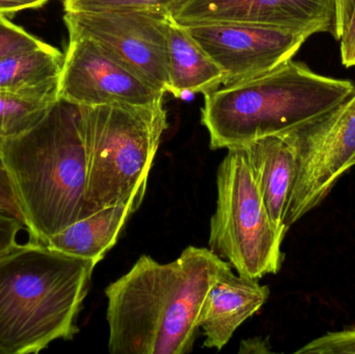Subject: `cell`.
<instances>
[{
  "instance_id": "obj_5",
  "label": "cell",
  "mask_w": 355,
  "mask_h": 354,
  "mask_svg": "<svg viewBox=\"0 0 355 354\" xmlns=\"http://www.w3.org/2000/svg\"><path fill=\"white\" fill-rule=\"evenodd\" d=\"M79 108L89 212L131 201L141 205L162 135L168 128L164 100L152 105Z\"/></svg>"
},
{
  "instance_id": "obj_25",
  "label": "cell",
  "mask_w": 355,
  "mask_h": 354,
  "mask_svg": "<svg viewBox=\"0 0 355 354\" xmlns=\"http://www.w3.org/2000/svg\"><path fill=\"white\" fill-rule=\"evenodd\" d=\"M355 0H337V28L335 39L339 41L352 17Z\"/></svg>"
},
{
  "instance_id": "obj_15",
  "label": "cell",
  "mask_w": 355,
  "mask_h": 354,
  "mask_svg": "<svg viewBox=\"0 0 355 354\" xmlns=\"http://www.w3.org/2000/svg\"><path fill=\"white\" fill-rule=\"evenodd\" d=\"M168 64L170 93L207 94L223 85L220 68L202 51L184 27L171 20L168 31Z\"/></svg>"
},
{
  "instance_id": "obj_12",
  "label": "cell",
  "mask_w": 355,
  "mask_h": 354,
  "mask_svg": "<svg viewBox=\"0 0 355 354\" xmlns=\"http://www.w3.org/2000/svg\"><path fill=\"white\" fill-rule=\"evenodd\" d=\"M268 287L258 280L233 274L231 266L221 272L205 295L198 317L204 333V346L221 351L244 321L268 299Z\"/></svg>"
},
{
  "instance_id": "obj_13",
  "label": "cell",
  "mask_w": 355,
  "mask_h": 354,
  "mask_svg": "<svg viewBox=\"0 0 355 354\" xmlns=\"http://www.w3.org/2000/svg\"><path fill=\"white\" fill-rule=\"evenodd\" d=\"M254 182L275 226L287 232L286 211L293 188L297 150L292 129L243 145Z\"/></svg>"
},
{
  "instance_id": "obj_16",
  "label": "cell",
  "mask_w": 355,
  "mask_h": 354,
  "mask_svg": "<svg viewBox=\"0 0 355 354\" xmlns=\"http://www.w3.org/2000/svg\"><path fill=\"white\" fill-rule=\"evenodd\" d=\"M64 54L44 43L0 60V91L16 95L58 94Z\"/></svg>"
},
{
  "instance_id": "obj_18",
  "label": "cell",
  "mask_w": 355,
  "mask_h": 354,
  "mask_svg": "<svg viewBox=\"0 0 355 354\" xmlns=\"http://www.w3.org/2000/svg\"><path fill=\"white\" fill-rule=\"evenodd\" d=\"M175 0H64V12L114 10H164Z\"/></svg>"
},
{
  "instance_id": "obj_20",
  "label": "cell",
  "mask_w": 355,
  "mask_h": 354,
  "mask_svg": "<svg viewBox=\"0 0 355 354\" xmlns=\"http://www.w3.org/2000/svg\"><path fill=\"white\" fill-rule=\"evenodd\" d=\"M296 354H355V328L327 333L295 351Z\"/></svg>"
},
{
  "instance_id": "obj_10",
  "label": "cell",
  "mask_w": 355,
  "mask_h": 354,
  "mask_svg": "<svg viewBox=\"0 0 355 354\" xmlns=\"http://www.w3.org/2000/svg\"><path fill=\"white\" fill-rule=\"evenodd\" d=\"M180 26L241 23L336 37L337 0H175L166 8Z\"/></svg>"
},
{
  "instance_id": "obj_17",
  "label": "cell",
  "mask_w": 355,
  "mask_h": 354,
  "mask_svg": "<svg viewBox=\"0 0 355 354\" xmlns=\"http://www.w3.org/2000/svg\"><path fill=\"white\" fill-rule=\"evenodd\" d=\"M58 99V94L16 95L0 91V145L33 126Z\"/></svg>"
},
{
  "instance_id": "obj_23",
  "label": "cell",
  "mask_w": 355,
  "mask_h": 354,
  "mask_svg": "<svg viewBox=\"0 0 355 354\" xmlns=\"http://www.w3.org/2000/svg\"><path fill=\"white\" fill-rule=\"evenodd\" d=\"M0 208L18 218L24 224L20 207L15 197L8 175L2 168L1 163H0Z\"/></svg>"
},
{
  "instance_id": "obj_7",
  "label": "cell",
  "mask_w": 355,
  "mask_h": 354,
  "mask_svg": "<svg viewBox=\"0 0 355 354\" xmlns=\"http://www.w3.org/2000/svg\"><path fill=\"white\" fill-rule=\"evenodd\" d=\"M292 132L297 166L286 211L287 229L318 207L355 166V91L324 116Z\"/></svg>"
},
{
  "instance_id": "obj_3",
  "label": "cell",
  "mask_w": 355,
  "mask_h": 354,
  "mask_svg": "<svg viewBox=\"0 0 355 354\" xmlns=\"http://www.w3.org/2000/svg\"><path fill=\"white\" fill-rule=\"evenodd\" d=\"M99 262L31 240L0 255V353L37 354L78 333Z\"/></svg>"
},
{
  "instance_id": "obj_24",
  "label": "cell",
  "mask_w": 355,
  "mask_h": 354,
  "mask_svg": "<svg viewBox=\"0 0 355 354\" xmlns=\"http://www.w3.org/2000/svg\"><path fill=\"white\" fill-rule=\"evenodd\" d=\"M48 1L50 0H0V15L12 17L22 10L41 8Z\"/></svg>"
},
{
  "instance_id": "obj_8",
  "label": "cell",
  "mask_w": 355,
  "mask_h": 354,
  "mask_svg": "<svg viewBox=\"0 0 355 354\" xmlns=\"http://www.w3.org/2000/svg\"><path fill=\"white\" fill-rule=\"evenodd\" d=\"M69 37H85L137 73L156 91L170 93L168 31L164 10L64 12Z\"/></svg>"
},
{
  "instance_id": "obj_22",
  "label": "cell",
  "mask_w": 355,
  "mask_h": 354,
  "mask_svg": "<svg viewBox=\"0 0 355 354\" xmlns=\"http://www.w3.org/2000/svg\"><path fill=\"white\" fill-rule=\"evenodd\" d=\"M339 42L342 64L346 68L355 67V1L352 17Z\"/></svg>"
},
{
  "instance_id": "obj_21",
  "label": "cell",
  "mask_w": 355,
  "mask_h": 354,
  "mask_svg": "<svg viewBox=\"0 0 355 354\" xmlns=\"http://www.w3.org/2000/svg\"><path fill=\"white\" fill-rule=\"evenodd\" d=\"M23 229L24 224L18 218L0 208V255L18 245V236Z\"/></svg>"
},
{
  "instance_id": "obj_4",
  "label": "cell",
  "mask_w": 355,
  "mask_h": 354,
  "mask_svg": "<svg viewBox=\"0 0 355 354\" xmlns=\"http://www.w3.org/2000/svg\"><path fill=\"white\" fill-rule=\"evenodd\" d=\"M354 91L352 81L318 74L291 60L264 74L205 94L202 124L213 150L243 147L316 120Z\"/></svg>"
},
{
  "instance_id": "obj_14",
  "label": "cell",
  "mask_w": 355,
  "mask_h": 354,
  "mask_svg": "<svg viewBox=\"0 0 355 354\" xmlns=\"http://www.w3.org/2000/svg\"><path fill=\"white\" fill-rule=\"evenodd\" d=\"M139 207V204L131 201L104 208L60 231L45 245L68 255L100 262L116 245L127 220Z\"/></svg>"
},
{
  "instance_id": "obj_11",
  "label": "cell",
  "mask_w": 355,
  "mask_h": 354,
  "mask_svg": "<svg viewBox=\"0 0 355 354\" xmlns=\"http://www.w3.org/2000/svg\"><path fill=\"white\" fill-rule=\"evenodd\" d=\"M58 99L78 106L152 105L164 99L130 69L85 37H69Z\"/></svg>"
},
{
  "instance_id": "obj_1",
  "label": "cell",
  "mask_w": 355,
  "mask_h": 354,
  "mask_svg": "<svg viewBox=\"0 0 355 354\" xmlns=\"http://www.w3.org/2000/svg\"><path fill=\"white\" fill-rule=\"evenodd\" d=\"M229 266L202 247H187L166 264L141 256L105 290L110 353H191L205 295Z\"/></svg>"
},
{
  "instance_id": "obj_19",
  "label": "cell",
  "mask_w": 355,
  "mask_h": 354,
  "mask_svg": "<svg viewBox=\"0 0 355 354\" xmlns=\"http://www.w3.org/2000/svg\"><path fill=\"white\" fill-rule=\"evenodd\" d=\"M45 42L14 24L8 17L0 15V60L17 52L33 49Z\"/></svg>"
},
{
  "instance_id": "obj_9",
  "label": "cell",
  "mask_w": 355,
  "mask_h": 354,
  "mask_svg": "<svg viewBox=\"0 0 355 354\" xmlns=\"http://www.w3.org/2000/svg\"><path fill=\"white\" fill-rule=\"evenodd\" d=\"M184 28L220 68L223 85L259 76L293 60L309 39L288 29L241 23H211Z\"/></svg>"
},
{
  "instance_id": "obj_6",
  "label": "cell",
  "mask_w": 355,
  "mask_h": 354,
  "mask_svg": "<svg viewBox=\"0 0 355 354\" xmlns=\"http://www.w3.org/2000/svg\"><path fill=\"white\" fill-rule=\"evenodd\" d=\"M227 151L217 172L209 249L240 276L259 280L281 269L286 233L267 212L243 148Z\"/></svg>"
},
{
  "instance_id": "obj_2",
  "label": "cell",
  "mask_w": 355,
  "mask_h": 354,
  "mask_svg": "<svg viewBox=\"0 0 355 354\" xmlns=\"http://www.w3.org/2000/svg\"><path fill=\"white\" fill-rule=\"evenodd\" d=\"M31 240L52 236L92 215L87 159L78 105L58 99L37 122L0 145Z\"/></svg>"
}]
</instances>
